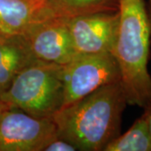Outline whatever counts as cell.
<instances>
[{
    "instance_id": "cell-1",
    "label": "cell",
    "mask_w": 151,
    "mask_h": 151,
    "mask_svg": "<svg viewBox=\"0 0 151 151\" xmlns=\"http://www.w3.org/2000/svg\"><path fill=\"white\" fill-rule=\"evenodd\" d=\"M127 103L120 81L102 86L55 114L57 136L78 150L103 151L119 135Z\"/></svg>"
},
{
    "instance_id": "cell-2",
    "label": "cell",
    "mask_w": 151,
    "mask_h": 151,
    "mask_svg": "<svg viewBox=\"0 0 151 151\" xmlns=\"http://www.w3.org/2000/svg\"><path fill=\"white\" fill-rule=\"evenodd\" d=\"M119 23L112 54L120 71L127 103L145 108L151 102L148 70L151 25L145 0H119Z\"/></svg>"
},
{
    "instance_id": "cell-3",
    "label": "cell",
    "mask_w": 151,
    "mask_h": 151,
    "mask_svg": "<svg viewBox=\"0 0 151 151\" xmlns=\"http://www.w3.org/2000/svg\"><path fill=\"white\" fill-rule=\"evenodd\" d=\"M63 66L35 60L22 70L0 99L39 119H53L63 103Z\"/></svg>"
},
{
    "instance_id": "cell-4",
    "label": "cell",
    "mask_w": 151,
    "mask_h": 151,
    "mask_svg": "<svg viewBox=\"0 0 151 151\" xmlns=\"http://www.w3.org/2000/svg\"><path fill=\"white\" fill-rule=\"evenodd\" d=\"M119 65L112 53L76 55L63 66L64 108L97 89L120 81Z\"/></svg>"
},
{
    "instance_id": "cell-5",
    "label": "cell",
    "mask_w": 151,
    "mask_h": 151,
    "mask_svg": "<svg viewBox=\"0 0 151 151\" xmlns=\"http://www.w3.org/2000/svg\"><path fill=\"white\" fill-rule=\"evenodd\" d=\"M55 137L52 119H39L7 107L0 118V151H44Z\"/></svg>"
},
{
    "instance_id": "cell-6",
    "label": "cell",
    "mask_w": 151,
    "mask_h": 151,
    "mask_svg": "<svg viewBox=\"0 0 151 151\" xmlns=\"http://www.w3.org/2000/svg\"><path fill=\"white\" fill-rule=\"evenodd\" d=\"M35 60L65 66L77 55L68 19L48 18L35 24L24 35Z\"/></svg>"
},
{
    "instance_id": "cell-7",
    "label": "cell",
    "mask_w": 151,
    "mask_h": 151,
    "mask_svg": "<svg viewBox=\"0 0 151 151\" xmlns=\"http://www.w3.org/2000/svg\"><path fill=\"white\" fill-rule=\"evenodd\" d=\"M118 23V11L98 12L68 19L76 55L112 53Z\"/></svg>"
},
{
    "instance_id": "cell-8",
    "label": "cell",
    "mask_w": 151,
    "mask_h": 151,
    "mask_svg": "<svg viewBox=\"0 0 151 151\" xmlns=\"http://www.w3.org/2000/svg\"><path fill=\"white\" fill-rule=\"evenodd\" d=\"M48 18L45 0H0V32L4 35H24Z\"/></svg>"
},
{
    "instance_id": "cell-9",
    "label": "cell",
    "mask_w": 151,
    "mask_h": 151,
    "mask_svg": "<svg viewBox=\"0 0 151 151\" xmlns=\"http://www.w3.org/2000/svg\"><path fill=\"white\" fill-rule=\"evenodd\" d=\"M35 60L23 35H0V95Z\"/></svg>"
},
{
    "instance_id": "cell-10",
    "label": "cell",
    "mask_w": 151,
    "mask_h": 151,
    "mask_svg": "<svg viewBox=\"0 0 151 151\" xmlns=\"http://www.w3.org/2000/svg\"><path fill=\"white\" fill-rule=\"evenodd\" d=\"M50 18L70 19L98 13L114 12L119 9V0H45Z\"/></svg>"
},
{
    "instance_id": "cell-11",
    "label": "cell",
    "mask_w": 151,
    "mask_h": 151,
    "mask_svg": "<svg viewBox=\"0 0 151 151\" xmlns=\"http://www.w3.org/2000/svg\"><path fill=\"white\" fill-rule=\"evenodd\" d=\"M103 151H151V138L144 118L139 117L127 132L108 143Z\"/></svg>"
},
{
    "instance_id": "cell-12",
    "label": "cell",
    "mask_w": 151,
    "mask_h": 151,
    "mask_svg": "<svg viewBox=\"0 0 151 151\" xmlns=\"http://www.w3.org/2000/svg\"><path fill=\"white\" fill-rule=\"evenodd\" d=\"M77 148L71 143L59 138L58 136L53 139L45 147L44 151H76Z\"/></svg>"
},
{
    "instance_id": "cell-13",
    "label": "cell",
    "mask_w": 151,
    "mask_h": 151,
    "mask_svg": "<svg viewBox=\"0 0 151 151\" xmlns=\"http://www.w3.org/2000/svg\"><path fill=\"white\" fill-rule=\"evenodd\" d=\"M144 108H145V112L142 114V117L145 121L148 131H149V134L151 138V102L148 103Z\"/></svg>"
},
{
    "instance_id": "cell-14",
    "label": "cell",
    "mask_w": 151,
    "mask_h": 151,
    "mask_svg": "<svg viewBox=\"0 0 151 151\" xmlns=\"http://www.w3.org/2000/svg\"><path fill=\"white\" fill-rule=\"evenodd\" d=\"M7 107H8V106L0 99V118H1V115H2V113L4 112V110Z\"/></svg>"
},
{
    "instance_id": "cell-15",
    "label": "cell",
    "mask_w": 151,
    "mask_h": 151,
    "mask_svg": "<svg viewBox=\"0 0 151 151\" xmlns=\"http://www.w3.org/2000/svg\"><path fill=\"white\" fill-rule=\"evenodd\" d=\"M150 14H149V18H150V25H151V0H150Z\"/></svg>"
},
{
    "instance_id": "cell-16",
    "label": "cell",
    "mask_w": 151,
    "mask_h": 151,
    "mask_svg": "<svg viewBox=\"0 0 151 151\" xmlns=\"http://www.w3.org/2000/svg\"><path fill=\"white\" fill-rule=\"evenodd\" d=\"M1 34H2V33H1V32H0V35H1Z\"/></svg>"
}]
</instances>
